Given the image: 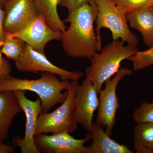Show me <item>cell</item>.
<instances>
[{
    "mask_svg": "<svg viewBox=\"0 0 153 153\" xmlns=\"http://www.w3.org/2000/svg\"><path fill=\"white\" fill-rule=\"evenodd\" d=\"M97 13L95 4H86L69 12L65 22L70 23V26L62 34L61 40L68 57L91 60L98 52L97 36L94 27Z\"/></svg>",
    "mask_w": 153,
    "mask_h": 153,
    "instance_id": "obj_1",
    "label": "cell"
},
{
    "mask_svg": "<svg viewBox=\"0 0 153 153\" xmlns=\"http://www.w3.org/2000/svg\"><path fill=\"white\" fill-rule=\"evenodd\" d=\"M36 79H22L10 76L0 80V92L17 90L29 91L38 94L43 113L49 111L58 103H62L68 95L69 80L59 79L56 74L49 72L41 74Z\"/></svg>",
    "mask_w": 153,
    "mask_h": 153,
    "instance_id": "obj_2",
    "label": "cell"
},
{
    "mask_svg": "<svg viewBox=\"0 0 153 153\" xmlns=\"http://www.w3.org/2000/svg\"><path fill=\"white\" fill-rule=\"evenodd\" d=\"M124 43L122 40L113 41L91 59V65L85 69V76L93 83L98 93L105 82L119 71L122 61L128 60L138 52L137 47L125 46Z\"/></svg>",
    "mask_w": 153,
    "mask_h": 153,
    "instance_id": "obj_3",
    "label": "cell"
},
{
    "mask_svg": "<svg viewBox=\"0 0 153 153\" xmlns=\"http://www.w3.org/2000/svg\"><path fill=\"white\" fill-rule=\"evenodd\" d=\"M98 10L96 19L95 31L98 41V52L102 49L100 30L107 28L111 31L113 41L121 39L127 45L137 47L138 39L129 27L126 13L119 8L114 0H96Z\"/></svg>",
    "mask_w": 153,
    "mask_h": 153,
    "instance_id": "obj_4",
    "label": "cell"
},
{
    "mask_svg": "<svg viewBox=\"0 0 153 153\" xmlns=\"http://www.w3.org/2000/svg\"><path fill=\"white\" fill-rule=\"evenodd\" d=\"M78 81H71L68 89V95L59 107L51 113H43L37 120L35 135L38 134H55L62 132L69 134L77 128L75 118L74 98L79 86Z\"/></svg>",
    "mask_w": 153,
    "mask_h": 153,
    "instance_id": "obj_5",
    "label": "cell"
},
{
    "mask_svg": "<svg viewBox=\"0 0 153 153\" xmlns=\"http://www.w3.org/2000/svg\"><path fill=\"white\" fill-rule=\"evenodd\" d=\"M132 74V71L128 68H120L112 78L105 82V87L99 93V105L96 122L103 128H105V131L110 136L112 135L116 122L117 111L120 107L117 94V85L123 77Z\"/></svg>",
    "mask_w": 153,
    "mask_h": 153,
    "instance_id": "obj_6",
    "label": "cell"
},
{
    "mask_svg": "<svg viewBox=\"0 0 153 153\" xmlns=\"http://www.w3.org/2000/svg\"><path fill=\"white\" fill-rule=\"evenodd\" d=\"M18 70L22 72L38 74L41 71L58 75L63 80L78 81L84 73L80 71H71L55 66L44 54L34 50L26 44L22 54L15 61Z\"/></svg>",
    "mask_w": 153,
    "mask_h": 153,
    "instance_id": "obj_7",
    "label": "cell"
},
{
    "mask_svg": "<svg viewBox=\"0 0 153 153\" xmlns=\"http://www.w3.org/2000/svg\"><path fill=\"white\" fill-rule=\"evenodd\" d=\"M14 91L22 111L26 117V128L23 138L19 136L13 137L12 143L21 149L22 153H39L34 141L37 120L43 112L40 98L33 101L28 99L25 95V91L17 90Z\"/></svg>",
    "mask_w": 153,
    "mask_h": 153,
    "instance_id": "obj_8",
    "label": "cell"
},
{
    "mask_svg": "<svg viewBox=\"0 0 153 153\" xmlns=\"http://www.w3.org/2000/svg\"><path fill=\"white\" fill-rule=\"evenodd\" d=\"M91 139L90 134L85 138L76 139L67 132L52 134H38L34 137L36 147L39 152L44 153H87L84 144Z\"/></svg>",
    "mask_w": 153,
    "mask_h": 153,
    "instance_id": "obj_9",
    "label": "cell"
},
{
    "mask_svg": "<svg viewBox=\"0 0 153 153\" xmlns=\"http://www.w3.org/2000/svg\"><path fill=\"white\" fill-rule=\"evenodd\" d=\"M63 33L55 31L49 27L40 13L29 25L14 34H5L17 37L25 41L34 50L45 54L46 45L50 41H61Z\"/></svg>",
    "mask_w": 153,
    "mask_h": 153,
    "instance_id": "obj_10",
    "label": "cell"
},
{
    "mask_svg": "<svg viewBox=\"0 0 153 153\" xmlns=\"http://www.w3.org/2000/svg\"><path fill=\"white\" fill-rule=\"evenodd\" d=\"M99 93L90 79L86 78L79 85L74 98L75 120L91 132L94 113L99 105Z\"/></svg>",
    "mask_w": 153,
    "mask_h": 153,
    "instance_id": "obj_11",
    "label": "cell"
},
{
    "mask_svg": "<svg viewBox=\"0 0 153 153\" xmlns=\"http://www.w3.org/2000/svg\"><path fill=\"white\" fill-rule=\"evenodd\" d=\"M4 8L3 28L5 34L19 32L41 13L34 0H9Z\"/></svg>",
    "mask_w": 153,
    "mask_h": 153,
    "instance_id": "obj_12",
    "label": "cell"
},
{
    "mask_svg": "<svg viewBox=\"0 0 153 153\" xmlns=\"http://www.w3.org/2000/svg\"><path fill=\"white\" fill-rule=\"evenodd\" d=\"M22 111L14 91L0 92V143H4L8 139L14 118Z\"/></svg>",
    "mask_w": 153,
    "mask_h": 153,
    "instance_id": "obj_13",
    "label": "cell"
},
{
    "mask_svg": "<svg viewBox=\"0 0 153 153\" xmlns=\"http://www.w3.org/2000/svg\"><path fill=\"white\" fill-rule=\"evenodd\" d=\"M91 145L87 146V153H133L126 146L119 143L111 138L103 128L93 122L91 132Z\"/></svg>",
    "mask_w": 153,
    "mask_h": 153,
    "instance_id": "obj_14",
    "label": "cell"
},
{
    "mask_svg": "<svg viewBox=\"0 0 153 153\" xmlns=\"http://www.w3.org/2000/svg\"><path fill=\"white\" fill-rule=\"evenodd\" d=\"M130 27L141 34L146 46H153V7L126 13Z\"/></svg>",
    "mask_w": 153,
    "mask_h": 153,
    "instance_id": "obj_15",
    "label": "cell"
},
{
    "mask_svg": "<svg viewBox=\"0 0 153 153\" xmlns=\"http://www.w3.org/2000/svg\"><path fill=\"white\" fill-rule=\"evenodd\" d=\"M61 0H34L37 8L44 16L48 25L53 30L64 33L66 30L64 22L60 19L57 6Z\"/></svg>",
    "mask_w": 153,
    "mask_h": 153,
    "instance_id": "obj_16",
    "label": "cell"
},
{
    "mask_svg": "<svg viewBox=\"0 0 153 153\" xmlns=\"http://www.w3.org/2000/svg\"><path fill=\"white\" fill-rule=\"evenodd\" d=\"M133 140L136 152L153 153V123H137Z\"/></svg>",
    "mask_w": 153,
    "mask_h": 153,
    "instance_id": "obj_17",
    "label": "cell"
},
{
    "mask_svg": "<svg viewBox=\"0 0 153 153\" xmlns=\"http://www.w3.org/2000/svg\"><path fill=\"white\" fill-rule=\"evenodd\" d=\"M26 44L20 38L5 34L1 52L8 58L16 61L22 54Z\"/></svg>",
    "mask_w": 153,
    "mask_h": 153,
    "instance_id": "obj_18",
    "label": "cell"
},
{
    "mask_svg": "<svg viewBox=\"0 0 153 153\" xmlns=\"http://www.w3.org/2000/svg\"><path fill=\"white\" fill-rule=\"evenodd\" d=\"M128 60L132 62L134 71L142 70L153 65V46L148 50L137 52Z\"/></svg>",
    "mask_w": 153,
    "mask_h": 153,
    "instance_id": "obj_19",
    "label": "cell"
},
{
    "mask_svg": "<svg viewBox=\"0 0 153 153\" xmlns=\"http://www.w3.org/2000/svg\"><path fill=\"white\" fill-rule=\"evenodd\" d=\"M114 1L118 7L126 13L153 7V0H114Z\"/></svg>",
    "mask_w": 153,
    "mask_h": 153,
    "instance_id": "obj_20",
    "label": "cell"
},
{
    "mask_svg": "<svg viewBox=\"0 0 153 153\" xmlns=\"http://www.w3.org/2000/svg\"><path fill=\"white\" fill-rule=\"evenodd\" d=\"M133 119L137 123H153V97L152 102H143L134 111Z\"/></svg>",
    "mask_w": 153,
    "mask_h": 153,
    "instance_id": "obj_21",
    "label": "cell"
},
{
    "mask_svg": "<svg viewBox=\"0 0 153 153\" xmlns=\"http://www.w3.org/2000/svg\"><path fill=\"white\" fill-rule=\"evenodd\" d=\"M86 4H96V0H61L59 6L66 8L70 12Z\"/></svg>",
    "mask_w": 153,
    "mask_h": 153,
    "instance_id": "obj_22",
    "label": "cell"
},
{
    "mask_svg": "<svg viewBox=\"0 0 153 153\" xmlns=\"http://www.w3.org/2000/svg\"><path fill=\"white\" fill-rule=\"evenodd\" d=\"M12 66L8 60L3 56L0 48V80L7 79L11 76Z\"/></svg>",
    "mask_w": 153,
    "mask_h": 153,
    "instance_id": "obj_23",
    "label": "cell"
},
{
    "mask_svg": "<svg viewBox=\"0 0 153 153\" xmlns=\"http://www.w3.org/2000/svg\"><path fill=\"white\" fill-rule=\"evenodd\" d=\"M2 7L0 3V48H1L4 43L5 38V33L4 32L3 25H4V11L2 10Z\"/></svg>",
    "mask_w": 153,
    "mask_h": 153,
    "instance_id": "obj_24",
    "label": "cell"
},
{
    "mask_svg": "<svg viewBox=\"0 0 153 153\" xmlns=\"http://www.w3.org/2000/svg\"><path fill=\"white\" fill-rule=\"evenodd\" d=\"M15 146L0 143V153H13L15 151Z\"/></svg>",
    "mask_w": 153,
    "mask_h": 153,
    "instance_id": "obj_25",
    "label": "cell"
},
{
    "mask_svg": "<svg viewBox=\"0 0 153 153\" xmlns=\"http://www.w3.org/2000/svg\"><path fill=\"white\" fill-rule=\"evenodd\" d=\"M9 0H0V3L2 7H4L6 3Z\"/></svg>",
    "mask_w": 153,
    "mask_h": 153,
    "instance_id": "obj_26",
    "label": "cell"
}]
</instances>
